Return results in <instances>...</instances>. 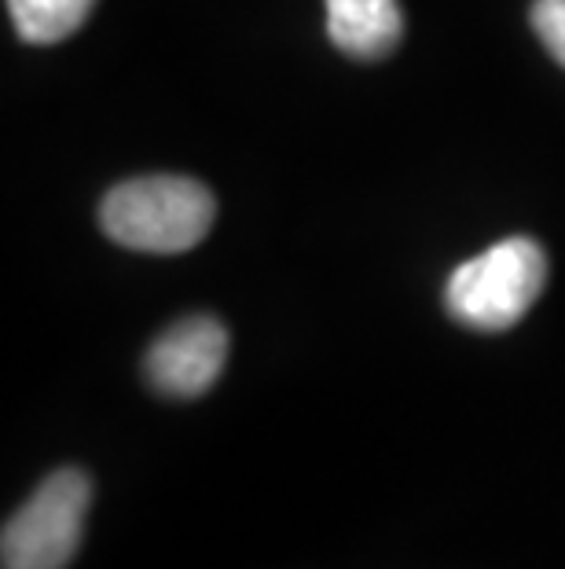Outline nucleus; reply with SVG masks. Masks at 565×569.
<instances>
[{"label":"nucleus","instance_id":"1","mask_svg":"<svg viewBox=\"0 0 565 569\" xmlns=\"http://www.w3.org/2000/svg\"><path fill=\"white\" fill-rule=\"evenodd\" d=\"M218 217L210 188L191 177H132L107 191L100 206L103 232L118 247L140 253H184L199 247Z\"/></svg>","mask_w":565,"mask_h":569},{"label":"nucleus","instance_id":"2","mask_svg":"<svg viewBox=\"0 0 565 569\" xmlns=\"http://www.w3.org/2000/svg\"><path fill=\"white\" fill-rule=\"evenodd\" d=\"M544 283V247L528 236H514L463 261L448 276L444 306H448L455 323L471 327V331H507L533 309Z\"/></svg>","mask_w":565,"mask_h":569},{"label":"nucleus","instance_id":"3","mask_svg":"<svg viewBox=\"0 0 565 569\" xmlns=\"http://www.w3.org/2000/svg\"><path fill=\"white\" fill-rule=\"evenodd\" d=\"M92 503L85 470L59 467L30 500L19 507L0 532V569H67L81 548Z\"/></svg>","mask_w":565,"mask_h":569},{"label":"nucleus","instance_id":"4","mask_svg":"<svg viewBox=\"0 0 565 569\" xmlns=\"http://www.w3.org/2000/svg\"><path fill=\"white\" fill-rule=\"evenodd\" d=\"M228 365V327L218 317H188L151 342L143 375L151 390L173 401L202 397Z\"/></svg>","mask_w":565,"mask_h":569},{"label":"nucleus","instance_id":"5","mask_svg":"<svg viewBox=\"0 0 565 569\" xmlns=\"http://www.w3.org/2000/svg\"><path fill=\"white\" fill-rule=\"evenodd\" d=\"M334 48L353 59H382L401 44L404 16L396 0H323Z\"/></svg>","mask_w":565,"mask_h":569},{"label":"nucleus","instance_id":"6","mask_svg":"<svg viewBox=\"0 0 565 569\" xmlns=\"http://www.w3.org/2000/svg\"><path fill=\"white\" fill-rule=\"evenodd\" d=\"M95 0H8V16L19 38L30 44H56L81 30Z\"/></svg>","mask_w":565,"mask_h":569},{"label":"nucleus","instance_id":"7","mask_svg":"<svg viewBox=\"0 0 565 569\" xmlns=\"http://www.w3.org/2000/svg\"><path fill=\"white\" fill-rule=\"evenodd\" d=\"M533 30L544 48L565 67V0H536Z\"/></svg>","mask_w":565,"mask_h":569}]
</instances>
